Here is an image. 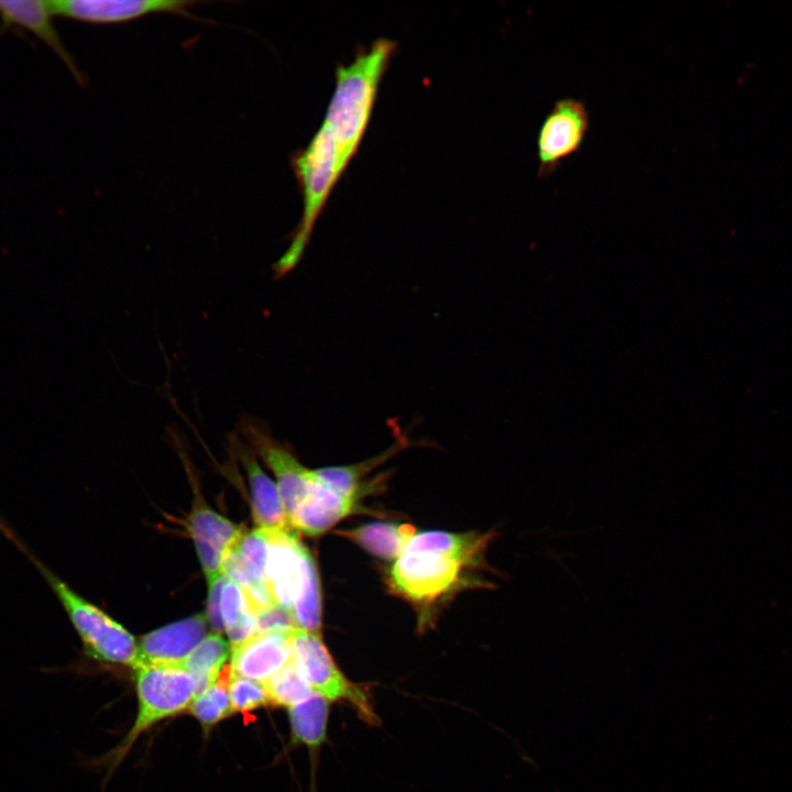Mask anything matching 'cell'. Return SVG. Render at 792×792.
I'll list each match as a JSON object with an SVG mask.
<instances>
[{"mask_svg": "<svg viewBox=\"0 0 792 792\" xmlns=\"http://www.w3.org/2000/svg\"><path fill=\"white\" fill-rule=\"evenodd\" d=\"M463 566L455 560L435 553H403L391 566L389 582L406 598L430 603L458 584Z\"/></svg>", "mask_w": 792, "mask_h": 792, "instance_id": "5b68a950", "label": "cell"}, {"mask_svg": "<svg viewBox=\"0 0 792 792\" xmlns=\"http://www.w3.org/2000/svg\"><path fill=\"white\" fill-rule=\"evenodd\" d=\"M50 2L55 16L97 24L127 22L157 12L193 18L190 7L196 4L191 1L174 0H50Z\"/></svg>", "mask_w": 792, "mask_h": 792, "instance_id": "52a82bcc", "label": "cell"}, {"mask_svg": "<svg viewBox=\"0 0 792 792\" xmlns=\"http://www.w3.org/2000/svg\"><path fill=\"white\" fill-rule=\"evenodd\" d=\"M230 651V645L218 634L206 636L183 663L196 680L198 695L215 684ZM197 695V696H198Z\"/></svg>", "mask_w": 792, "mask_h": 792, "instance_id": "44dd1931", "label": "cell"}, {"mask_svg": "<svg viewBox=\"0 0 792 792\" xmlns=\"http://www.w3.org/2000/svg\"><path fill=\"white\" fill-rule=\"evenodd\" d=\"M231 710L249 712L271 704L262 683L233 674L229 688Z\"/></svg>", "mask_w": 792, "mask_h": 792, "instance_id": "d4e9b609", "label": "cell"}, {"mask_svg": "<svg viewBox=\"0 0 792 792\" xmlns=\"http://www.w3.org/2000/svg\"><path fill=\"white\" fill-rule=\"evenodd\" d=\"M232 676L231 666H224L215 684L196 696L189 706L191 714L201 723L205 729L210 728L232 713L229 695Z\"/></svg>", "mask_w": 792, "mask_h": 792, "instance_id": "603a6c76", "label": "cell"}, {"mask_svg": "<svg viewBox=\"0 0 792 792\" xmlns=\"http://www.w3.org/2000/svg\"><path fill=\"white\" fill-rule=\"evenodd\" d=\"M590 128V112L582 99L563 97L556 100L537 134L538 177L548 178L564 160L576 154Z\"/></svg>", "mask_w": 792, "mask_h": 792, "instance_id": "277c9868", "label": "cell"}, {"mask_svg": "<svg viewBox=\"0 0 792 792\" xmlns=\"http://www.w3.org/2000/svg\"><path fill=\"white\" fill-rule=\"evenodd\" d=\"M139 711L134 724L110 756L118 765L132 745L155 723L189 707L198 695L195 678L180 666H143L136 669Z\"/></svg>", "mask_w": 792, "mask_h": 792, "instance_id": "7a4b0ae2", "label": "cell"}, {"mask_svg": "<svg viewBox=\"0 0 792 792\" xmlns=\"http://www.w3.org/2000/svg\"><path fill=\"white\" fill-rule=\"evenodd\" d=\"M359 499L341 495L312 477L307 495L289 517L290 527L309 536H319L352 514Z\"/></svg>", "mask_w": 792, "mask_h": 792, "instance_id": "4fadbf2b", "label": "cell"}, {"mask_svg": "<svg viewBox=\"0 0 792 792\" xmlns=\"http://www.w3.org/2000/svg\"><path fill=\"white\" fill-rule=\"evenodd\" d=\"M271 532L255 528L239 539L227 554L222 573L243 591L264 585Z\"/></svg>", "mask_w": 792, "mask_h": 792, "instance_id": "9a60e30c", "label": "cell"}, {"mask_svg": "<svg viewBox=\"0 0 792 792\" xmlns=\"http://www.w3.org/2000/svg\"><path fill=\"white\" fill-rule=\"evenodd\" d=\"M233 448L248 473L252 513L257 528L270 532L293 530L277 485L263 472L253 453L238 439H233Z\"/></svg>", "mask_w": 792, "mask_h": 792, "instance_id": "5bb4252c", "label": "cell"}, {"mask_svg": "<svg viewBox=\"0 0 792 792\" xmlns=\"http://www.w3.org/2000/svg\"><path fill=\"white\" fill-rule=\"evenodd\" d=\"M293 659L302 672L312 692L327 701H345L370 724H377L367 693L351 682L339 669L320 634L296 629L292 639Z\"/></svg>", "mask_w": 792, "mask_h": 792, "instance_id": "3957f363", "label": "cell"}, {"mask_svg": "<svg viewBox=\"0 0 792 792\" xmlns=\"http://www.w3.org/2000/svg\"><path fill=\"white\" fill-rule=\"evenodd\" d=\"M207 624L206 613H200L144 635L138 642V668L143 666L183 667L186 658L206 637Z\"/></svg>", "mask_w": 792, "mask_h": 792, "instance_id": "30bf717a", "label": "cell"}, {"mask_svg": "<svg viewBox=\"0 0 792 792\" xmlns=\"http://www.w3.org/2000/svg\"><path fill=\"white\" fill-rule=\"evenodd\" d=\"M492 538V532L484 535L474 531L463 534L425 531L413 535L406 542L403 553H435L468 565L476 561Z\"/></svg>", "mask_w": 792, "mask_h": 792, "instance_id": "2e32d148", "label": "cell"}, {"mask_svg": "<svg viewBox=\"0 0 792 792\" xmlns=\"http://www.w3.org/2000/svg\"><path fill=\"white\" fill-rule=\"evenodd\" d=\"M262 684L271 704L288 708L305 701L314 693L294 659Z\"/></svg>", "mask_w": 792, "mask_h": 792, "instance_id": "cb8c5ba5", "label": "cell"}, {"mask_svg": "<svg viewBox=\"0 0 792 792\" xmlns=\"http://www.w3.org/2000/svg\"><path fill=\"white\" fill-rule=\"evenodd\" d=\"M239 429L274 472L289 519L309 491L312 482L311 470L300 464L290 450L275 441L264 425L255 419L243 417Z\"/></svg>", "mask_w": 792, "mask_h": 792, "instance_id": "8992f818", "label": "cell"}, {"mask_svg": "<svg viewBox=\"0 0 792 792\" xmlns=\"http://www.w3.org/2000/svg\"><path fill=\"white\" fill-rule=\"evenodd\" d=\"M188 529L210 583L223 574V561L245 530L200 502L195 504L188 518Z\"/></svg>", "mask_w": 792, "mask_h": 792, "instance_id": "9c48e42d", "label": "cell"}, {"mask_svg": "<svg viewBox=\"0 0 792 792\" xmlns=\"http://www.w3.org/2000/svg\"><path fill=\"white\" fill-rule=\"evenodd\" d=\"M406 447V439L398 441L381 454L353 465L328 466L312 470V477L330 490L344 496H362L365 492L361 479L378 464L395 455Z\"/></svg>", "mask_w": 792, "mask_h": 792, "instance_id": "ffe728a7", "label": "cell"}, {"mask_svg": "<svg viewBox=\"0 0 792 792\" xmlns=\"http://www.w3.org/2000/svg\"><path fill=\"white\" fill-rule=\"evenodd\" d=\"M295 629L297 626L293 612L277 604H273L255 615L254 635Z\"/></svg>", "mask_w": 792, "mask_h": 792, "instance_id": "484cf974", "label": "cell"}, {"mask_svg": "<svg viewBox=\"0 0 792 792\" xmlns=\"http://www.w3.org/2000/svg\"><path fill=\"white\" fill-rule=\"evenodd\" d=\"M227 580L224 574H221L212 582L208 583V603H207V619L211 628L216 634H221L224 630L223 622L220 613V596L221 590Z\"/></svg>", "mask_w": 792, "mask_h": 792, "instance_id": "4316f807", "label": "cell"}, {"mask_svg": "<svg viewBox=\"0 0 792 792\" xmlns=\"http://www.w3.org/2000/svg\"><path fill=\"white\" fill-rule=\"evenodd\" d=\"M302 543L290 531L271 532L265 568V582L275 604L293 612L298 594Z\"/></svg>", "mask_w": 792, "mask_h": 792, "instance_id": "7c38bea8", "label": "cell"}, {"mask_svg": "<svg viewBox=\"0 0 792 792\" xmlns=\"http://www.w3.org/2000/svg\"><path fill=\"white\" fill-rule=\"evenodd\" d=\"M301 579L293 614L298 629L320 634L321 595L315 559L302 546L300 552Z\"/></svg>", "mask_w": 792, "mask_h": 792, "instance_id": "d6986e66", "label": "cell"}, {"mask_svg": "<svg viewBox=\"0 0 792 792\" xmlns=\"http://www.w3.org/2000/svg\"><path fill=\"white\" fill-rule=\"evenodd\" d=\"M220 613L231 644H241L254 634L255 616L250 610L245 594L239 584L228 578L221 590Z\"/></svg>", "mask_w": 792, "mask_h": 792, "instance_id": "7402d4cb", "label": "cell"}, {"mask_svg": "<svg viewBox=\"0 0 792 792\" xmlns=\"http://www.w3.org/2000/svg\"><path fill=\"white\" fill-rule=\"evenodd\" d=\"M295 630L253 635L232 648L233 674L264 683L293 659Z\"/></svg>", "mask_w": 792, "mask_h": 792, "instance_id": "8fae6325", "label": "cell"}, {"mask_svg": "<svg viewBox=\"0 0 792 792\" xmlns=\"http://www.w3.org/2000/svg\"><path fill=\"white\" fill-rule=\"evenodd\" d=\"M54 18L50 1L0 0V33L19 28L33 34L64 63L77 82L85 86L87 79L66 48Z\"/></svg>", "mask_w": 792, "mask_h": 792, "instance_id": "ba28073f", "label": "cell"}, {"mask_svg": "<svg viewBox=\"0 0 792 792\" xmlns=\"http://www.w3.org/2000/svg\"><path fill=\"white\" fill-rule=\"evenodd\" d=\"M337 534L356 542L372 554L382 559H397L402 556L408 539L415 535L413 526L394 522H369Z\"/></svg>", "mask_w": 792, "mask_h": 792, "instance_id": "e0dca14e", "label": "cell"}, {"mask_svg": "<svg viewBox=\"0 0 792 792\" xmlns=\"http://www.w3.org/2000/svg\"><path fill=\"white\" fill-rule=\"evenodd\" d=\"M0 531L29 559L51 586L78 632L85 653L96 660L136 669L139 649L135 638L48 569L1 517Z\"/></svg>", "mask_w": 792, "mask_h": 792, "instance_id": "6da1fadb", "label": "cell"}, {"mask_svg": "<svg viewBox=\"0 0 792 792\" xmlns=\"http://www.w3.org/2000/svg\"><path fill=\"white\" fill-rule=\"evenodd\" d=\"M330 702L317 693L288 708L292 739L309 749L319 748L327 738Z\"/></svg>", "mask_w": 792, "mask_h": 792, "instance_id": "ac0fdd59", "label": "cell"}]
</instances>
